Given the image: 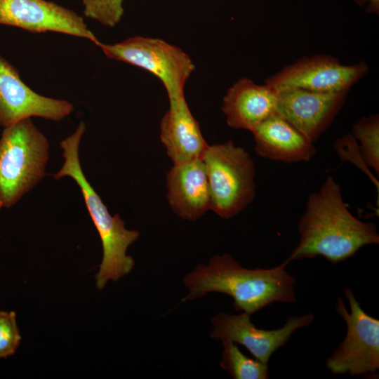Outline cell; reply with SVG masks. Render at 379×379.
Instances as JSON below:
<instances>
[{"label": "cell", "mask_w": 379, "mask_h": 379, "mask_svg": "<svg viewBox=\"0 0 379 379\" xmlns=\"http://www.w3.org/2000/svg\"><path fill=\"white\" fill-rule=\"evenodd\" d=\"M222 352L220 366L234 379H266L269 378L268 363L244 354L236 343L222 340Z\"/></svg>", "instance_id": "17"}, {"label": "cell", "mask_w": 379, "mask_h": 379, "mask_svg": "<svg viewBox=\"0 0 379 379\" xmlns=\"http://www.w3.org/2000/svg\"><path fill=\"white\" fill-rule=\"evenodd\" d=\"M278 92L265 84L258 85L248 78L234 84L224 96L222 106L229 126L252 131L277 112Z\"/></svg>", "instance_id": "14"}, {"label": "cell", "mask_w": 379, "mask_h": 379, "mask_svg": "<svg viewBox=\"0 0 379 379\" xmlns=\"http://www.w3.org/2000/svg\"><path fill=\"white\" fill-rule=\"evenodd\" d=\"M21 338L15 312L0 310V359L13 355Z\"/></svg>", "instance_id": "20"}, {"label": "cell", "mask_w": 379, "mask_h": 379, "mask_svg": "<svg viewBox=\"0 0 379 379\" xmlns=\"http://www.w3.org/2000/svg\"><path fill=\"white\" fill-rule=\"evenodd\" d=\"M86 17L103 26L114 27L124 15L123 0H80Z\"/></svg>", "instance_id": "19"}, {"label": "cell", "mask_w": 379, "mask_h": 379, "mask_svg": "<svg viewBox=\"0 0 379 379\" xmlns=\"http://www.w3.org/2000/svg\"><path fill=\"white\" fill-rule=\"evenodd\" d=\"M0 25L32 33L53 32L90 40H99L75 11L47 0H0Z\"/></svg>", "instance_id": "9"}, {"label": "cell", "mask_w": 379, "mask_h": 379, "mask_svg": "<svg viewBox=\"0 0 379 379\" xmlns=\"http://www.w3.org/2000/svg\"><path fill=\"white\" fill-rule=\"evenodd\" d=\"M167 199L179 217L196 220L211 210L206 166L201 159L173 164L166 173Z\"/></svg>", "instance_id": "13"}, {"label": "cell", "mask_w": 379, "mask_h": 379, "mask_svg": "<svg viewBox=\"0 0 379 379\" xmlns=\"http://www.w3.org/2000/svg\"><path fill=\"white\" fill-rule=\"evenodd\" d=\"M368 70L365 62L344 65L325 55L301 58L265 81L277 91L301 88L317 92H348Z\"/></svg>", "instance_id": "8"}, {"label": "cell", "mask_w": 379, "mask_h": 379, "mask_svg": "<svg viewBox=\"0 0 379 379\" xmlns=\"http://www.w3.org/2000/svg\"><path fill=\"white\" fill-rule=\"evenodd\" d=\"M360 142L359 150L367 166L379 174V117H363L354 124L351 134Z\"/></svg>", "instance_id": "18"}, {"label": "cell", "mask_w": 379, "mask_h": 379, "mask_svg": "<svg viewBox=\"0 0 379 379\" xmlns=\"http://www.w3.org/2000/svg\"><path fill=\"white\" fill-rule=\"evenodd\" d=\"M49 143L31 118L5 127L0 138V206L10 208L45 175Z\"/></svg>", "instance_id": "4"}, {"label": "cell", "mask_w": 379, "mask_h": 379, "mask_svg": "<svg viewBox=\"0 0 379 379\" xmlns=\"http://www.w3.org/2000/svg\"><path fill=\"white\" fill-rule=\"evenodd\" d=\"M277 114L313 143L330 126L348 92H317L301 88L277 91Z\"/></svg>", "instance_id": "12"}, {"label": "cell", "mask_w": 379, "mask_h": 379, "mask_svg": "<svg viewBox=\"0 0 379 379\" xmlns=\"http://www.w3.org/2000/svg\"><path fill=\"white\" fill-rule=\"evenodd\" d=\"M201 159L208 176L211 210L229 219L252 202L255 194V166L244 148L232 140L208 145Z\"/></svg>", "instance_id": "5"}, {"label": "cell", "mask_w": 379, "mask_h": 379, "mask_svg": "<svg viewBox=\"0 0 379 379\" xmlns=\"http://www.w3.org/2000/svg\"><path fill=\"white\" fill-rule=\"evenodd\" d=\"M312 313L291 317L281 328L265 330L257 328L246 312L230 314L219 312L212 319L211 338L229 340L244 346L255 359L268 363L273 353L284 346L298 329L309 326L314 320Z\"/></svg>", "instance_id": "11"}, {"label": "cell", "mask_w": 379, "mask_h": 379, "mask_svg": "<svg viewBox=\"0 0 379 379\" xmlns=\"http://www.w3.org/2000/svg\"><path fill=\"white\" fill-rule=\"evenodd\" d=\"M345 296L350 312L340 298L335 310L346 323V335L326 359V366L333 374L375 373L379 368V320L364 311L352 289L346 288Z\"/></svg>", "instance_id": "7"}, {"label": "cell", "mask_w": 379, "mask_h": 379, "mask_svg": "<svg viewBox=\"0 0 379 379\" xmlns=\"http://www.w3.org/2000/svg\"><path fill=\"white\" fill-rule=\"evenodd\" d=\"M358 5L364 6L368 3L366 13L378 15L379 13V0H354Z\"/></svg>", "instance_id": "21"}, {"label": "cell", "mask_w": 379, "mask_h": 379, "mask_svg": "<svg viewBox=\"0 0 379 379\" xmlns=\"http://www.w3.org/2000/svg\"><path fill=\"white\" fill-rule=\"evenodd\" d=\"M251 133L256 154L268 159L286 163L309 161L317 152L312 142L277 113Z\"/></svg>", "instance_id": "15"}, {"label": "cell", "mask_w": 379, "mask_h": 379, "mask_svg": "<svg viewBox=\"0 0 379 379\" xmlns=\"http://www.w3.org/2000/svg\"><path fill=\"white\" fill-rule=\"evenodd\" d=\"M85 129V124L80 122L76 131L60 142L64 162L60 170L53 177L58 180L69 176L80 188L102 244V260L95 276L96 286L102 290L109 279L118 281L132 271L135 262L131 256L126 254V251L138 240L140 233L137 230H127L119 214L112 215L109 213L86 178L79 157V144Z\"/></svg>", "instance_id": "3"}, {"label": "cell", "mask_w": 379, "mask_h": 379, "mask_svg": "<svg viewBox=\"0 0 379 379\" xmlns=\"http://www.w3.org/2000/svg\"><path fill=\"white\" fill-rule=\"evenodd\" d=\"M97 46L107 58L140 67L159 79L169 106L185 98V85L195 67L180 48L160 39L138 36L112 44L99 41Z\"/></svg>", "instance_id": "6"}, {"label": "cell", "mask_w": 379, "mask_h": 379, "mask_svg": "<svg viewBox=\"0 0 379 379\" xmlns=\"http://www.w3.org/2000/svg\"><path fill=\"white\" fill-rule=\"evenodd\" d=\"M160 140L173 164L201 159L208 145L185 98L169 106L162 117Z\"/></svg>", "instance_id": "16"}, {"label": "cell", "mask_w": 379, "mask_h": 379, "mask_svg": "<svg viewBox=\"0 0 379 379\" xmlns=\"http://www.w3.org/2000/svg\"><path fill=\"white\" fill-rule=\"evenodd\" d=\"M288 263L286 260L270 269H247L230 254L215 255L184 277L189 293L182 301L221 293L232 298L236 311L250 315L275 302H295L296 280L286 270Z\"/></svg>", "instance_id": "2"}, {"label": "cell", "mask_w": 379, "mask_h": 379, "mask_svg": "<svg viewBox=\"0 0 379 379\" xmlns=\"http://www.w3.org/2000/svg\"><path fill=\"white\" fill-rule=\"evenodd\" d=\"M298 228L300 241L286 259L289 262L321 255L336 264L354 256L364 246L379 243L375 225L350 213L340 185L331 175L318 192L309 195Z\"/></svg>", "instance_id": "1"}, {"label": "cell", "mask_w": 379, "mask_h": 379, "mask_svg": "<svg viewBox=\"0 0 379 379\" xmlns=\"http://www.w3.org/2000/svg\"><path fill=\"white\" fill-rule=\"evenodd\" d=\"M74 110L65 100L39 94L21 79L18 69L0 54V126L37 117L60 121Z\"/></svg>", "instance_id": "10"}]
</instances>
